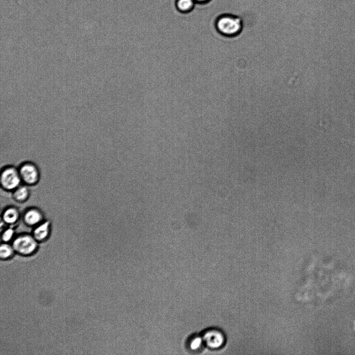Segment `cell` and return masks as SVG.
Instances as JSON below:
<instances>
[{"label": "cell", "mask_w": 355, "mask_h": 355, "mask_svg": "<svg viewBox=\"0 0 355 355\" xmlns=\"http://www.w3.org/2000/svg\"><path fill=\"white\" fill-rule=\"evenodd\" d=\"M244 26L242 19L233 14H225L221 17L216 23L218 32L227 38L238 36L242 32Z\"/></svg>", "instance_id": "obj_1"}, {"label": "cell", "mask_w": 355, "mask_h": 355, "mask_svg": "<svg viewBox=\"0 0 355 355\" xmlns=\"http://www.w3.org/2000/svg\"><path fill=\"white\" fill-rule=\"evenodd\" d=\"M2 188L7 192H13L23 184L19 168L8 165L3 168L0 176Z\"/></svg>", "instance_id": "obj_2"}, {"label": "cell", "mask_w": 355, "mask_h": 355, "mask_svg": "<svg viewBox=\"0 0 355 355\" xmlns=\"http://www.w3.org/2000/svg\"><path fill=\"white\" fill-rule=\"evenodd\" d=\"M23 184L28 187L36 186L40 180V171L34 162H25L18 167Z\"/></svg>", "instance_id": "obj_3"}, {"label": "cell", "mask_w": 355, "mask_h": 355, "mask_svg": "<svg viewBox=\"0 0 355 355\" xmlns=\"http://www.w3.org/2000/svg\"><path fill=\"white\" fill-rule=\"evenodd\" d=\"M38 243L33 235L23 234L14 239L12 247L21 254L29 255L36 250Z\"/></svg>", "instance_id": "obj_4"}, {"label": "cell", "mask_w": 355, "mask_h": 355, "mask_svg": "<svg viewBox=\"0 0 355 355\" xmlns=\"http://www.w3.org/2000/svg\"><path fill=\"white\" fill-rule=\"evenodd\" d=\"M205 344L212 349H219L226 342L224 334L220 330L212 329L207 330L202 336Z\"/></svg>", "instance_id": "obj_5"}, {"label": "cell", "mask_w": 355, "mask_h": 355, "mask_svg": "<svg viewBox=\"0 0 355 355\" xmlns=\"http://www.w3.org/2000/svg\"><path fill=\"white\" fill-rule=\"evenodd\" d=\"M24 224L31 227L37 226L45 220L44 213L37 207L27 209L22 216Z\"/></svg>", "instance_id": "obj_6"}, {"label": "cell", "mask_w": 355, "mask_h": 355, "mask_svg": "<svg viewBox=\"0 0 355 355\" xmlns=\"http://www.w3.org/2000/svg\"><path fill=\"white\" fill-rule=\"evenodd\" d=\"M51 230V222L45 220L34 227L32 235L38 242H42L49 237Z\"/></svg>", "instance_id": "obj_7"}, {"label": "cell", "mask_w": 355, "mask_h": 355, "mask_svg": "<svg viewBox=\"0 0 355 355\" xmlns=\"http://www.w3.org/2000/svg\"><path fill=\"white\" fill-rule=\"evenodd\" d=\"M2 222L9 226L17 224L21 218L20 210L15 206H10L4 209L2 216Z\"/></svg>", "instance_id": "obj_8"}, {"label": "cell", "mask_w": 355, "mask_h": 355, "mask_svg": "<svg viewBox=\"0 0 355 355\" xmlns=\"http://www.w3.org/2000/svg\"><path fill=\"white\" fill-rule=\"evenodd\" d=\"M26 185L22 184L16 190L12 192L14 200L19 203L26 202L31 196V191Z\"/></svg>", "instance_id": "obj_9"}, {"label": "cell", "mask_w": 355, "mask_h": 355, "mask_svg": "<svg viewBox=\"0 0 355 355\" xmlns=\"http://www.w3.org/2000/svg\"><path fill=\"white\" fill-rule=\"evenodd\" d=\"M204 344L202 336L195 335L190 338L189 342V347L192 351H197L201 349Z\"/></svg>", "instance_id": "obj_10"}, {"label": "cell", "mask_w": 355, "mask_h": 355, "mask_svg": "<svg viewBox=\"0 0 355 355\" xmlns=\"http://www.w3.org/2000/svg\"><path fill=\"white\" fill-rule=\"evenodd\" d=\"M13 247H12L7 244H2L1 248H0V256H1V258L5 259L9 258L13 254Z\"/></svg>", "instance_id": "obj_11"}, {"label": "cell", "mask_w": 355, "mask_h": 355, "mask_svg": "<svg viewBox=\"0 0 355 355\" xmlns=\"http://www.w3.org/2000/svg\"><path fill=\"white\" fill-rule=\"evenodd\" d=\"M15 235V230L10 226L9 228L5 229L2 234V240L5 243L9 242Z\"/></svg>", "instance_id": "obj_12"}, {"label": "cell", "mask_w": 355, "mask_h": 355, "mask_svg": "<svg viewBox=\"0 0 355 355\" xmlns=\"http://www.w3.org/2000/svg\"><path fill=\"white\" fill-rule=\"evenodd\" d=\"M193 6V0H179L177 6L180 10L186 11L190 9Z\"/></svg>", "instance_id": "obj_13"}, {"label": "cell", "mask_w": 355, "mask_h": 355, "mask_svg": "<svg viewBox=\"0 0 355 355\" xmlns=\"http://www.w3.org/2000/svg\"><path fill=\"white\" fill-rule=\"evenodd\" d=\"M197 1L202 2V1H205V0H197Z\"/></svg>", "instance_id": "obj_14"}]
</instances>
